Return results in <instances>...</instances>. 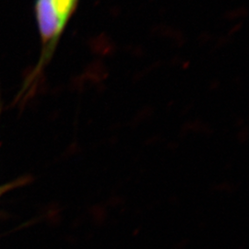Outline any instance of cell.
<instances>
[{
	"label": "cell",
	"mask_w": 249,
	"mask_h": 249,
	"mask_svg": "<svg viewBox=\"0 0 249 249\" xmlns=\"http://www.w3.org/2000/svg\"><path fill=\"white\" fill-rule=\"evenodd\" d=\"M0 113H1V95H0Z\"/></svg>",
	"instance_id": "obj_2"
},
{
	"label": "cell",
	"mask_w": 249,
	"mask_h": 249,
	"mask_svg": "<svg viewBox=\"0 0 249 249\" xmlns=\"http://www.w3.org/2000/svg\"><path fill=\"white\" fill-rule=\"evenodd\" d=\"M80 0H36V22L43 52L38 70L50 59L58 40L78 7Z\"/></svg>",
	"instance_id": "obj_1"
},
{
	"label": "cell",
	"mask_w": 249,
	"mask_h": 249,
	"mask_svg": "<svg viewBox=\"0 0 249 249\" xmlns=\"http://www.w3.org/2000/svg\"><path fill=\"white\" fill-rule=\"evenodd\" d=\"M0 195H1V188H0Z\"/></svg>",
	"instance_id": "obj_3"
}]
</instances>
